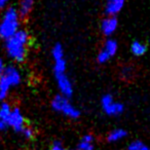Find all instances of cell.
<instances>
[{"label":"cell","instance_id":"6da1fadb","mask_svg":"<svg viewBox=\"0 0 150 150\" xmlns=\"http://www.w3.org/2000/svg\"><path fill=\"white\" fill-rule=\"evenodd\" d=\"M30 36L26 30L20 29L11 37L5 40V52L9 59L18 63L23 62L28 52Z\"/></svg>","mask_w":150,"mask_h":150},{"label":"cell","instance_id":"7a4b0ae2","mask_svg":"<svg viewBox=\"0 0 150 150\" xmlns=\"http://www.w3.org/2000/svg\"><path fill=\"white\" fill-rule=\"evenodd\" d=\"M21 82V71L13 65L5 66L0 73V103L5 102L11 88L19 86Z\"/></svg>","mask_w":150,"mask_h":150},{"label":"cell","instance_id":"3957f363","mask_svg":"<svg viewBox=\"0 0 150 150\" xmlns=\"http://www.w3.org/2000/svg\"><path fill=\"white\" fill-rule=\"evenodd\" d=\"M21 19L16 7H7L0 20V38L6 40L20 30Z\"/></svg>","mask_w":150,"mask_h":150},{"label":"cell","instance_id":"277c9868","mask_svg":"<svg viewBox=\"0 0 150 150\" xmlns=\"http://www.w3.org/2000/svg\"><path fill=\"white\" fill-rule=\"evenodd\" d=\"M52 108L56 112L61 113L70 119H77L80 116L79 109L76 108L68 98L62 95H57L54 97L52 100Z\"/></svg>","mask_w":150,"mask_h":150},{"label":"cell","instance_id":"5b68a950","mask_svg":"<svg viewBox=\"0 0 150 150\" xmlns=\"http://www.w3.org/2000/svg\"><path fill=\"white\" fill-rule=\"evenodd\" d=\"M101 106L104 113L108 116H118L125 111V105L122 103L115 101L111 95L106 94L101 99Z\"/></svg>","mask_w":150,"mask_h":150},{"label":"cell","instance_id":"8992f818","mask_svg":"<svg viewBox=\"0 0 150 150\" xmlns=\"http://www.w3.org/2000/svg\"><path fill=\"white\" fill-rule=\"evenodd\" d=\"M52 57L54 60V74L66 73L67 70V61L65 58L64 48L60 43L54 44L52 50Z\"/></svg>","mask_w":150,"mask_h":150},{"label":"cell","instance_id":"52a82bcc","mask_svg":"<svg viewBox=\"0 0 150 150\" xmlns=\"http://www.w3.org/2000/svg\"><path fill=\"white\" fill-rule=\"evenodd\" d=\"M117 50H118V43L115 39H107L104 42V45L101 48L100 52L97 56V61L99 64H105L107 63L111 58L116 54Z\"/></svg>","mask_w":150,"mask_h":150},{"label":"cell","instance_id":"ba28073f","mask_svg":"<svg viewBox=\"0 0 150 150\" xmlns=\"http://www.w3.org/2000/svg\"><path fill=\"white\" fill-rule=\"evenodd\" d=\"M56 76L57 86L60 91L62 96L70 99L73 95V83L67 73H61V74H54Z\"/></svg>","mask_w":150,"mask_h":150},{"label":"cell","instance_id":"9c48e42d","mask_svg":"<svg viewBox=\"0 0 150 150\" xmlns=\"http://www.w3.org/2000/svg\"><path fill=\"white\" fill-rule=\"evenodd\" d=\"M26 127L25 117L19 107H13L8 118V127H11L17 133H21Z\"/></svg>","mask_w":150,"mask_h":150},{"label":"cell","instance_id":"30bf717a","mask_svg":"<svg viewBox=\"0 0 150 150\" xmlns=\"http://www.w3.org/2000/svg\"><path fill=\"white\" fill-rule=\"evenodd\" d=\"M118 28V20L113 16H107L101 22V31L105 36H111Z\"/></svg>","mask_w":150,"mask_h":150},{"label":"cell","instance_id":"8fae6325","mask_svg":"<svg viewBox=\"0 0 150 150\" xmlns=\"http://www.w3.org/2000/svg\"><path fill=\"white\" fill-rule=\"evenodd\" d=\"M11 109L13 107L9 103H0V131H5L8 129V118Z\"/></svg>","mask_w":150,"mask_h":150},{"label":"cell","instance_id":"7c38bea8","mask_svg":"<svg viewBox=\"0 0 150 150\" xmlns=\"http://www.w3.org/2000/svg\"><path fill=\"white\" fill-rule=\"evenodd\" d=\"M125 3V0H106V6H105L106 15L116 17L117 13L123 8Z\"/></svg>","mask_w":150,"mask_h":150},{"label":"cell","instance_id":"4fadbf2b","mask_svg":"<svg viewBox=\"0 0 150 150\" xmlns=\"http://www.w3.org/2000/svg\"><path fill=\"white\" fill-rule=\"evenodd\" d=\"M34 5V0H21L19 4V8L17 9L19 17L21 20H25L30 15Z\"/></svg>","mask_w":150,"mask_h":150},{"label":"cell","instance_id":"5bb4252c","mask_svg":"<svg viewBox=\"0 0 150 150\" xmlns=\"http://www.w3.org/2000/svg\"><path fill=\"white\" fill-rule=\"evenodd\" d=\"M77 150H95V138L91 134H86L81 138L77 145Z\"/></svg>","mask_w":150,"mask_h":150},{"label":"cell","instance_id":"9a60e30c","mask_svg":"<svg viewBox=\"0 0 150 150\" xmlns=\"http://www.w3.org/2000/svg\"><path fill=\"white\" fill-rule=\"evenodd\" d=\"M127 136V133L125 129H114L108 134L107 136V140L111 143H114V142H118L120 140L125 139Z\"/></svg>","mask_w":150,"mask_h":150},{"label":"cell","instance_id":"2e32d148","mask_svg":"<svg viewBox=\"0 0 150 150\" xmlns=\"http://www.w3.org/2000/svg\"><path fill=\"white\" fill-rule=\"evenodd\" d=\"M146 50H147V45H146L144 42L141 41H134L131 44V52L134 56L136 57H141L144 56L146 54Z\"/></svg>","mask_w":150,"mask_h":150},{"label":"cell","instance_id":"e0dca14e","mask_svg":"<svg viewBox=\"0 0 150 150\" xmlns=\"http://www.w3.org/2000/svg\"><path fill=\"white\" fill-rule=\"evenodd\" d=\"M127 150H150V147L144 144L142 141H133L129 146H127Z\"/></svg>","mask_w":150,"mask_h":150},{"label":"cell","instance_id":"ac0fdd59","mask_svg":"<svg viewBox=\"0 0 150 150\" xmlns=\"http://www.w3.org/2000/svg\"><path fill=\"white\" fill-rule=\"evenodd\" d=\"M21 133H22V135L26 138V139H32V138L34 137V135H35V133H34V129H32V127H27V125L24 127L23 131H22Z\"/></svg>","mask_w":150,"mask_h":150},{"label":"cell","instance_id":"d6986e66","mask_svg":"<svg viewBox=\"0 0 150 150\" xmlns=\"http://www.w3.org/2000/svg\"><path fill=\"white\" fill-rule=\"evenodd\" d=\"M50 150H69V149H66V148H64L62 144H61V142L57 141V142H54V143L52 144Z\"/></svg>","mask_w":150,"mask_h":150},{"label":"cell","instance_id":"ffe728a7","mask_svg":"<svg viewBox=\"0 0 150 150\" xmlns=\"http://www.w3.org/2000/svg\"><path fill=\"white\" fill-rule=\"evenodd\" d=\"M8 1L9 0H0V11H2V9L6 6V4L8 3Z\"/></svg>","mask_w":150,"mask_h":150},{"label":"cell","instance_id":"44dd1931","mask_svg":"<svg viewBox=\"0 0 150 150\" xmlns=\"http://www.w3.org/2000/svg\"><path fill=\"white\" fill-rule=\"evenodd\" d=\"M5 65H4V62H3V60L1 58H0V73L2 72V70L4 69Z\"/></svg>","mask_w":150,"mask_h":150}]
</instances>
